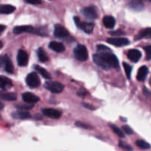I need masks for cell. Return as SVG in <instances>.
Segmentation results:
<instances>
[{
    "instance_id": "cell-1",
    "label": "cell",
    "mask_w": 151,
    "mask_h": 151,
    "mask_svg": "<svg viewBox=\"0 0 151 151\" xmlns=\"http://www.w3.org/2000/svg\"><path fill=\"white\" fill-rule=\"evenodd\" d=\"M93 60L97 66L104 70L116 69L119 66L117 58L111 52L96 53L93 55Z\"/></svg>"
},
{
    "instance_id": "cell-2",
    "label": "cell",
    "mask_w": 151,
    "mask_h": 151,
    "mask_svg": "<svg viewBox=\"0 0 151 151\" xmlns=\"http://www.w3.org/2000/svg\"><path fill=\"white\" fill-rule=\"evenodd\" d=\"M74 54L77 60L80 61H86L88 59V50L86 47L82 44H78L74 49Z\"/></svg>"
},
{
    "instance_id": "cell-3",
    "label": "cell",
    "mask_w": 151,
    "mask_h": 151,
    "mask_svg": "<svg viewBox=\"0 0 151 151\" xmlns=\"http://www.w3.org/2000/svg\"><path fill=\"white\" fill-rule=\"evenodd\" d=\"M44 86L48 91H51L52 93H54V94H59V93L62 92L64 88V86L63 84L59 82H56V81L46 82Z\"/></svg>"
},
{
    "instance_id": "cell-4",
    "label": "cell",
    "mask_w": 151,
    "mask_h": 151,
    "mask_svg": "<svg viewBox=\"0 0 151 151\" xmlns=\"http://www.w3.org/2000/svg\"><path fill=\"white\" fill-rule=\"evenodd\" d=\"M74 20H75V24L77 27L81 28L83 31L87 34L92 33L93 29H94V24L93 23H88V22H81L78 17H74Z\"/></svg>"
},
{
    "instance_id": "cell-5",
    "label": "cell",
    "mask_w": 151,
    "mask_h": 151,
    "mask_svg": "<svg viewBox=\"0 0 151 151\" xmlns=\"http://www.w3.org/2000/svg\"><path fill=\"white\" fill-rule=\"evenodd\" d=\"M27 85L31 88H38L41 84V81L35 72H31L26 78Z\"/></svg>"
},
{
    "instance_id": "cell-6",
    "label": "cell",
    "mask_w": 151,
    "mask_h": 151,
    "mask_svg": "<svg viewBox=\"0 0 151 151\" xmlns=\"http://www.w3.org/2000/svg\"><path fill=\"white\" fill-rule=\"evenodd\" d=\"M81 12L85 17H86L88 19H91V20H94L98 17L97 9L93 5L84 7Z\"/></svg>"
},
{
    "instance_id": "cell-7",
    "label": "cell",
    "mask_w": 151,
    "mask_h": 151,
    "mask_svg": "<svg viewBox=\"0 0 151 151\" xmlns=\"http://www.w3.org/2000/svg\"><path fill=\"white\" fill-rule=\"evenodd\" d=\"M54 35L55 36L60 38V39H66V38H70V35L67 29L64 27L60 24H56L55 26Z\"/></svg>"
},
{
    "instance_id": "cell-8",
    "label": "cell",
    "mask_w": 151,
    "mask_h": 151,
    "mask_svg": "<svg viewBox=\"0 0 151 151\" xmlns=\"http://www.w3.org/2000/svg\"><path fill=\"white\" fill-rule=\"evenodd\" d=\"M108 43L116 47H124L130 44V41L126 38H109L107 40Z\"/></svg>"
},
{
    "instance_id": "cell-9",
    "label": "cell",
    "mask_w": 151,
    "mask_h": 151,
    "mask_svg": "<svg viewBox=\"0 0 151 151\" xmlns=\"http://www.w3.org/2000/svg\"><path fill=\"white\" fill-rule=\"evenodd\" d=\"M17 62L19 66H26L28 63V55L26 51L19 50L17 55Z\"/></svg>"
},
{
    "instance_id": "cell-10",
    "label": "cell",
    "mask_w": 151,
    "mask_h": 151,
    "mask_svg": "<svg viewBox=\"0 0 151 151\" xmlns=\"http://www.w3.org/2000/svg\"><path fill=\"white\" fill-rule=\"evenodd\" d=\"M42 112L46 116H48L52 119H58L62 114L60 111L54 109H43Z\"/></svg>"
},
{
    "instance_id": "cell-11",
    "label": "cell",
    "mask_w": 151,
    "mask_h": 151,
    "mask_svg": "<svg viewBox=\"0 0 151 151\" xmlns=\"http://www.w3.org/2000/svg\"><path fill=\"white\" fill-rule=\"evenodd\" d=\"M22 99L27 103L32 104V103H38L39 101V97L30 92H26L22 94Z\"/></svg>"
},
{
    "instance_id": "cell-12",
    "label": "cell",
    "mask_w": 151,
    "mask_h": 151,
    "mask_svg": "<svg viewBox=\"0 0 151 151\" xmlns=\"http://www.w3.org/2000/svg\"><path fill=\"white\" fill-rule=\"evenodd\" d=\"M128 58L132 62L137 63V62H138L139 60H140V58H142V53L141 52L139 51L138 50L133 49V50H131L128 51Z\"/></svg>"
},
{
    "instance_id": "cell-13",
    "label": "cell",
    "mask_w": 151,
    "mask_h": 151,
    "mask_svg": "<svg viewBox=\"0 0 151 151\" xmlns=\"http://www.w3.org/2000/svg\"><path fill=\"white\" fill-rule=\"evenodd\" d=\"M34 31H35V29L32 27L27 26V25L17 26L13 28V33L16 34V35H19L22 32H33L34 33Z\"/></svg>"
},
{
    "instance_id": "cell-14",
    "label": "cell",
    "mask_w": 151,
    "mask_h": 151,
    "mask_svg": "<svg viewBox=\"0 0 151 151\" xmlns=\"http://www.w3.org/2000/svg\"><path fill=\"white\" fill-rule=\"evenodd\" d=\"M2 63L4 64V67L6 72L9 74L13 73V70H14V67H13L11 60H10L8 56L5 55L4 58H2Z\"/></svg>"
},
{
    "instance_id": "cell-15",
    "label": "cell",
    "mask_w": 151,
    "mask_h": 151,
    "mask_svg": "<svg viewBox=\"0 0 151 151\" xmlns=\"http://www.w3.org/2000/svg\"><path fill=\"white\" fill-rule=\"evenodd\" d=\"M13 86L11 80L8 78L0 75V88L2 90H7Z\"/></svg>"
},
{
    "instance_id": "cell-16",
    "label": "cell",
    "mask_w": 151,
    "mask_h": 151,
    "mask_svg": "<svg viewBox=\"0 0 151 151\" xmlns=\"http://www.w3.org/2000/svg\"><path fill=\"white\" fill-rule=\"evenodd\" d=\"M49 47L53 51L56 52H63L65 51V47L62 43L58 42V41H51L49 44Z\"/></svg>"
},
{
    "instance_id": "cell-17",
    "label": "cell",
    "mask_w": 151,
    "mask_h": 151,
    "mask_svg": "<svg viewBox=\"0 0 151 151\" xmlns=\"http://www.w3.org/2000/svg\"><path fill=\"white\" fill-rule=\"evenodd\" d=\"M147 74H148V68L146 66H142L139 68L138 71V73H137V80L139 81H145L146 78L147 76Z\"/></svg>"
},
{
    "instance_id": "cell-18",
    "label": "cell",
    "mask_w": 151,
    "mask_h": 151,
    "mask_svg": "<svg viewBox=\"0 0 151 151\" xmlns=\"http://www.w3.org/2000/svg\"><path fill=\"white\" fill-rule=\"evenodd\" d=\"M103 22L104 26L107 29H112V28L114 27L115 24H116V21H115L114 18L111 16H105L103 19Z\"/></svg>"
},
{
    "instance_id": "cell-19",
    "label": "cell",
    "mask_w": 151,
    "mask_h": 151,
    "mask_svg": "<svg viewBox=\"0 0 151 151\" xmlns=\"http://www.w3.org/2000/svg\"><path fill=\"white\" fill-rule=\"evenodd\" d=\"M0 99L4 101H15L17 99V95L15 93L0 92Z\"/></svg>"
},
{
    "instance_id": "cell-20",
    "label": "cell",
    "mask_w": 151,
    "mask_h": 151,
    "mask_svg": "<svg viewBox=\"0 0 151 151\" xmlns=\"http://www.w3.org/2000/svg\"><path fill=\"white\" fill-rule=\"evenodd\" d=\"M142 38H151V27L142 29L135 37L136 41L142 39Z\"/></svg>"
},
{
    "instance_id": "cell-21",
    "label": "cell",
    "mask_w": 151,
    "mask_h": 151,
    "mask_svg": "<svg viewBox=\"0 0 151 151\" xmlns=\"http://www.w3.org/2000/svg\"><path fill=\"white\" fill-rule=\"evenodd\" d=\"M16 10V7L11 4H0V13L1 14H10Z\"/></svg>"
},
{
    "instance_id": "cell-22",
    "label": "cell",
    "mask_w": 151,
    "mask_h": 151,
    "mask_svg": "<svg viewBox=\"0 0 151 151\" xmlns=\"http://www.w3.org/2000/svg\"><path fill=\"white\" fill-rule=\"evenodd\" d=\"M12 116H13V118L16 119H27L30 118L31 115L28 112L21 111H16L13 113L12 114Z\"/></svg>"
},
{
    "instance_id": "cell-23",
    "label": "cell",
    "mask_w": 151,
    "mask_h": 151,
    "mask_svg": "<svg viewBox=\"0 0 151 151\" xmlns=\"http://www.w3.org/2000/svg\"><path fill=\"white\" fill-rule=\"evenodd\" d=\"M128 7L132 10H137V11H140V10L144 9V4L142 1H131L128 4Z\"/></svg>"
},
{
    "instance_id": "cell-24",
    "label": "cell",
    "mask_w": 151,
    "mask_h": 151,
    "mask_svg": "<svg viewBox=\"0 0 151 151\" xmlns=\"http://www.w3.org/2000/svg\"><path fill=\"white\" fill-rule=\"evenodd\" d=\"M37 55H38V58L39 61L42 62V63H45V62L48 61V56H47V53L44 52V50L42 48L38 49V51H37Z\"/></svg>"
},
{
    "instance_id": "cell-25",
    "label": "cell",
    "mask_w": 151,
    "mask_h": 151,
    "mask_svg": "<svg viewBox=\"0 0 151 151\" xmlns=\"http://www.w3.org/2000/svg\"><path fill=\"white\" fill-rule=\"evenodd\" d=\"M35 69L36 71H38V72L41 74V75L43 77V78H46V79H50V78H51V75H50V74L45 69H44V68L36 65V66H35Z\"/></svg>"
},
{
    "instance_id": "cell-26",
    "label": "cell",
    "mask_w": 151,
    "mask_h": 151,
    "mask_svg": "<svg viewBox=\"0 0 151 151\" xmlns=\"http://www.w3.org/2000/svg\"><path fill=\"white\" fill-rule=\"evenodd\" d=\"M136 145L138 146L139 148L143 149V150H147V149L150 148V145L146 142L144 140H137L136 142Z\"/></svg>"
},
{
    "instance_id": "cell-27",
    "label": "cell",
    "mask_w": 151,
    "mask_h": 151,
    "mask_svg": "<svg viewBox=\"0 0 151 151\" xmlns=\"http://www.w3.org/2000/svg\"><path fill=\"white\" fill-rule=\"evenodd\" d=\"M111 52V50L106 46L103 44H99L97 46V53H106Z\"/></svg>"
},
{
    "instance_id": "cell-28",
    "label": "cell",
    "mask_w": 151,
    "mask_h": 151,
    "mask_svg": "<svg viewBox=\"0 0 151 151\" xmlns=\"http://www.w3.org/2000/svg\"><path fill=\"white\" fill-rule=\"evenodd\" d=\"M110 126H111V129L113 130L114 132L116 135L119 136V137H122V138H124V137H125V135H124V134H123V132H122V130L119 129L117 126H116V125H111Z\"/></svg>"
},
{
    "instance_id": "cell-29",
    "label": "cell",
    "mask_w": 151,
    "mask_h": 151,
    "mask_svg": "<svg viewBox=\"0 0 151 151\" xmlns=\"http://www.w3.org/2000/svg\"><path fill=\"white\" fill-rule=\"evenodd\" d=\"M123 66H124V69H125V74H126L127 77H128V78H129L130 79V78H131V72H132V67H131L128 63H125V62H124L123 63Z\"/></svg>"
},
{
    "instance_id": "cell-30",
    "label": "cell",
    "mask_w": 151,
    "mask_h": 151,
    "mask_svg": "<svg viewBox=\"0 0 151 151\" xmlns=\"http://www.w3.org/2000/svg\"><path fill=\"white\" fill-rule=\"evenodd\" d=\"M16 109H19V110H22V111L24 110H29V109H31L32 108V105H22V104H19V105H16Z\"/></svg>"
},
{
    "instance_id": "cell-31",
    "label": "cell",
    "mask_w": 151,
    "mask_h": 151,
    "mask_svg": "<svg viewBox=\"0 0 151 151\" xmlns=\"http://www.w3.org/2000/svg\"><path fill=\"white\" fill-rule=\"evenodd\" d=\"M75 124L76 126L79 127V128H85V129H91V128H92V127L90 126V125H87V124H85V123H83V122H76Z\"/></svg>"
},
{
    "instance_id": "cell-32",
    "label": "cell",
    "mask_w": 151,
    "mask_h": 151,
    "mask_svg": "<svg viewBox=\"0 0 151 151\" xmlns=\"http://www.w3.org/2000/svg\"><path fill=\"white\" fill-rule=\"evenodd\" d=\"M119 147H122V148H123V149H125V150H133V148L131 147V146L128 145V144H125V143H124L123 142H122V141L119 142Z\"/></svg>"
},
{
    "instance_id": "cell-33",
    "label": "cell",
    "mask_w": 151,
    "mask_h": 151,
    "mask_svg": "<svg viewBox=\"0 0 151 151\" xmlns=\"http://www.w3.org/2000/svg\"><path fill=\"white\" fill-rule=\"evenodd\" d=\"M122 131H123L124 132L126 133L127 134L131 135V134H134V131H133V130L131 129L129 126H128V125H123L122 128Z\"/></svg>"
},
{
    "instance_id": "cell-34",
    "label": "cell",
    "mask_w": 151,
    "mask_h": 151,
    "mask_svg": "<svg viewBox=\"0 0 151 151\" xmlns=\"http://www.w3.org/2000/svg\"><path fill=\"white\" fill-rule=\"evenodd\" d=\"M145 50L146 52V57H147V60H150L151 59V46L145 47Z\"/></svg>"
},
{
    "instance_id": "cell-35",
    "label": "cell",
    "mask_w": 151,
    "mask_h": 151,
    "mask_svg": "<svg viewBox=\"0 0 151 151\" xmlns=\"http://www.w3.org/2000/svg\"><path fill=\"white\" fill-rule=\"evenodd\" d=\"M78 95L81 97H85L87 95V92L85 91V90L81 88V89L78 91Z\"/></svg>"
},
{
    "instance_id": "cell-36",
    "label": "cell",
    "mask_w": 151,
    "mask_h": 151,
    "mask_svg": "<svg viewBox=\"0 0 151 151\" xmlns=\"http://www.w3.org/2000/svg\"><path fill=\"white\" fill-rule=\"evenodd\" d=\"M25 2L27 3V4H41V1H25Z\"/></svg>"
},
{
    "instance_id": "cell-37",
    "label": "cell",
    "mask_w": 151,
    "mask_h": 151,
    "mask_svg": "<svg viewBox=\"0 0 151 151\" xmlns=\"http://www.w3.org/2000/svg\"><path fill=\"white\" fill-rule=\"evenodd\" d=\"M83 106H84L85 108H86V109H90V110H93L94 109V107H93L92 106H90V105L87 104V103H83Z\"/></svg>"
},
{
    "instance_id": "cell-38",
    "label": "cell",
    "mask_w": 151,
    "mask_h": 151,
    "mask_svg": "<svg viewBox=\"0 0 151 151\" xmlns=\"http://www.w3.org/2000/svg\"><path fill=\"white\" fill-rule=\"evenodd\" d=\"M5 28H6V27L4 26V25L0 24V34H1L3 32H4V29H5Z\"/></svg>"
},
{
    "instance_id": "cell-39",
    "label": "cell",
    "mask_w": 151,
    "mask_h": 151,
    "mask_svg": "<svg viewBox=\"0 0 151 151\" xmlns=\"http://www.w3.org/2000/svg\"><path fill=\"white\" fill-rule=\"evenodd\" d=\"M3 109H4V104H3V103L0 101V111L2 110Z\"/></svg>"
},
{
    "instance_id": "cell-40",
    "label": "cell",
    "mask_w": 151,
    "mask_h": 151,
    "mask_svg": "<svg viewBox=\"0 0 151 151\" xmlns=\"http://www.w3.org/2000/svg\"><path fill=\"white\" fill-rule=\"evenodd\" d=\"M2 64H3V63H2V58H0V67H1V66Z\"/></svg>"
},
{
    "instance_id": "cell-41",
    "label": "cell",
    "mask_w": 151,
    "mask_h": 151,
    "mask_svg": "<svg viewBox=\"0 0 151 151\" xmlns=\"http://www.w3.org/2000/svg\"><path fill=\"white\" fill-rule=\"evenodd\" d=\"M2 47H3V43L0 41V49L2 48Z\"/></svg>"
},
{
    "instance_id": "cell-42",
    "label": "cell",
    "mask_w": 151,
    "mask_h": 151,
    "mask_svg": "<svg viewBox=\"0 0 151 151\" xmlns=\"http://www.w3.org/2000/svg\"><path fill=\"white\" fill-rule=\"evenodd\" d=\"M150 85L151 86V77H150Z\"/></svg>"
},
{
    "instance_id": "cell-43",
    "label": "cell",
    "mask_w": 151,
    "mask_h": 151,
    "mask_svg": "<svg viewBox=\"0 0 151 151\" xmlns=\"http://www.w3.org/2000/svg\"><path fill=\"white\" fill-rule=\"evenodd\" d=\"M0 119H1V115H0Z\"/></svg>"
}]
</instances>
